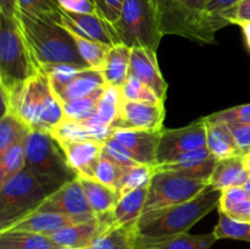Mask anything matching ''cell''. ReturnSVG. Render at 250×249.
<instances>
[{"label":"cell","instance_id":"1","mask_svg":"<svg viewBox=\"0 0 250 249\" xmlns=\"http://www.w3.org/2000/svg\"><path fill=\"white\" fill-rule=\"evenodd\" d=\"M1 114L14 112L31 131L50 133L65 119L62 103L41 67L11 94L1 93Z\"/></svg>","mask_w":250,"mask_h":249},{"label":"cell","instance_id":"2","mask_svg":"<svg viewBox=\"0 0 250 249\" xmlns=\"http://www.w3.org/2000/svg\"><path fill=\"white\" fill-rule=\"evenodd\" d=\"M22 37L38 67L72 65L89 68L76 46L70 31L54 20H44L20 11L16 16Z\"/></svg>","mask_w":250,"mask_h":249},{"label":"cell","instance_id":"3","mask_svg":"<svg viewBox=\"0 0 250 249\" xmlns=\"http://www.w3.org/2000/svg\"><path fill=\"white\" fill-rule=\"evenodd\" d=\"M221 192L209 185L188 202L141 217L136 225V236L154 239L186 233L215 208H219Z\"/></svg>","mask_w":250,"mask_h":249},{"label":"cell","instance_id":"4","mask_svg":"<svg viewBox=\"0 0 250 249\" xmlns=\"http://www.w3.org/2000/svg\"><path fill=\"white\" fill-rule=\"evenodd\" d=\"M24 149L26 168L49 194L78 177L75 170L68 165L60 144L48 132L29 131Z\"/></svg>","mask_w":250,"mask_h":249},{"label":"cell","instance_id":"5","mask_svg":"<svg viewBox=\"0 0 250 249\" xmlns=\"http://www.w3.org/2000/svg\"><path fill=\"white\" fill-rule=\"evenodd\" d=\"M38 70L16 20L0 15V88L9 95Z\"/></svg>","mask_w":250,"mask_h":249},{"label":"cell","instance_id":"6","mask_svg":"<svg viewBox=\"0 0 250 249\" xmlns=\"http://www.w3.org/2000/svg\"><path fill=\"white\" fill-rule=\"evenodd\" d=\"M209 0H158L164 36L176 34L200 43H215L219 31L204 14Z\"/></svg>","mask_w":250,"mask_h":249},{"label":"cell","instance_id":"7","mask_svg":"<svg viewBox=\"0 0 250 249\" xmlns=\"http://www.w3.org/2000/svg\"><path fill=\"white\" fill-rule=\"evenodd\" d=\"M114 29L120 43L129 48L146 46L158 50L164 37L158 0H125Z\"/></svg>","mask_w":250,"mask_h":249},{"label":"cell","instance_id":"8","mask_svg":"<svg viewBox=\"0 0 250 249\" xmlns=\"http://www.w3.org/2000/svg\"><path fill=\"white\" fill-rule=\"evenodd\" d=\"M49 192L24 167L0 186V232L37 211Z\"/></svg>","mask_w":250,"mask_h":249},{"label":"cell","instance_id":"9","mask_svg":"<svg viewBox=\"0 0 250 249\" xmlns=\"http://www.w3.org/2000/svg\"><path fill=\"white\" fill-rule=\"evenodd\" d=\"M208 186L209 182L207 181L173 172L155 171L149 183L148 195L141 217L188 202L200 194Z\"/></svg>","mask_w":250,"mask_h":249},{"label":"cell","instance_id":"10","mask_svg":"<svg viewBox=\"0 0 250 249\" xmlns=\"http://www.w3.org/2000/svg\"><path fill=\"white\" fill-rule=\"evenodd\" d=\"M207 142V122L204 117L181 128H164L159 142L156 165L171 163L187 151L205 146Z\"/></svg>","mask_w":250,"mask_h":249},{"label":"cell","instance_id":"11","mask_svg":"<svg viewBox=\"0 0 250 249\" xmlns=\"http://www.w3.org/2000/svg\"><path fill=\"white\" fill-rule=\"evenodd\" d=\"M37 211L58 212L75 217L81 222L90 221L97 217L85 198L78 177L51 193Z\"/></svg>","mask_w":250,"mask_h":249},{"label":"cell","instance_id":"12","mask_svg":"<svg viewBox=\"0 0 250 249\" xmlns=\"http://www.w3.org/2000/svg\"><path fill=\"white\" fill-rule=\"evenodd\" d=\"M58 23L65 27L71 33L90 41L100 42L107 45L120 44V39L114 27L98 14H78L59 7Z\"/></svg>","mask_w":250,"mask_h":249},{"label":"cell","instance_id":"13","mask_svg":"<svg viewBox=\"0 0 250 249\" xmlns=\"http://www.w3.org/2000/svg\"><path fill=\"white\" fill-rule=\"evenodd\" d=\"M165 119V103L133 102L125 99L121 116L114 124V129H146L163 131Z\"/></svg>","mask_w":250,"mask_h":249},{"label":"cell","instance_id":"14","mask_svg":"<svg viewBox=\"0 0 250 249\" xmlns=\"http://www.w3.org/2000/svg\"><path fill=\"white\" fill-rule=\"evenodd\" d=\"M217 163L219 160L212 155L209 148L205 145L202 148L194 149V150L187 151V153L177 156L171 163L156 165L155 171L178 173V175L209 182Z\"/></svg>","mask_w":250,"mask_h":249},{"label":"cell","instance_id":"15","mask_svg":"<svg viewBox=\"0 0 250 249\" xmlns=\"http://www.w3.org/2000/svg\"><path fill=\"white\" fill-rule=\"evenodd\" d=\"M129 76L136 77L137 80L151 88L159 99L165 102L168 85L159 68L156 50L146 46L132 48Z\"/></svg>","mask_w":250,"mask_h":249},{"label":"cell","instance_id":"16","mask_svg":"<svg viewBox=\"0 0 250 249\" xmlns=\"http://www.w3.org/2000/svg\"><path fill=\"white\" fill-rule=\"evenodd\" d=\"M66 156L68 165L78 177L95 178L98 164L103 154L104 143L92 139L58 142Z\"/></svg>","mask_w":250,"mask_h":249},{"label":"cell","instance_id":"17","mask_svg":"<svg viewBox=\"0 0 250 249\" xmlns=\"http://www.w3.org/2000/svg\"><path fill=\"white\" fill-rule=\"evenodd\" d=\"M112 137L131 151L137 163L150 166L156 165L161 131L116 129Z\"/></svg>","mask_w":250,"mask_h":249},{"label":"cell","instance_id":"18","mask_svg":"<svg viewBox=\"0 0 250 249\" xmlns=\"http://www.w3.org/2000/svg\"><path fill=\"white\" fill-rule=\"evenodd\" d=\"M103 228L89 249H136V225L122 226L112 221L111 212L97 216Z\"/></svg>","mask_w":250,"mask_h":249},{"label":"cell","instance_id":"19","mask_svg":"<svg viewBox=\"0 0 250 249\" xmlns=\"http://www.w3.org/2000/svg\"><path fill=\"white\" fill-rule=\"evenodd\" d=\"M217 238L214 232L205 234H175L164 238H141L136 236V249H210Z\"/></svg>","mask_w":250,"mask_h":249},{"label":"cell","instance_id":"20","mask_svg":"<svg viewBox=\"0 0 250 249\" xmlns=\"http://www.w3.org/2000/svg\"><path fill=\"white\" fill-rule=\"evenodd\" d=\"M80 220L75 219V217L58 214V212L34 211L28 216L17 221L16 224L10 226L5 231H26L50 236L63 227L80 224Z\"/></svg>","mask_w":250,"mask_h":249},{"label":"cell","instance_id":"21","mask_svg":"<svg viewBox=\"0 0 250 249\" xmlns=\"http://www.w3.org/2000/svg\"><path fill=\"white\" fill-rule=\"evenodd\" d=\"M102 228V221L95 217L90 221L63 227L49 237L59 248H89Z\"/></svg>","mask_w":250,"mask_h":249},{"label":"cell","instance_id":"22","mask_svg":"<svg viewBox=\"0 0 250 249\" xmlns=\"http://www.w3.org/2000/svg\"><path fill=\"white\" fill-rule=\"evenodd\" d=\"M250 178V170L244 156L220 160L209 180V185L222 190L229 187H243Z\"/></svg>","mask_w":250,"mask_h":249},{"label":"cell","instance_id":"23","mask_svg":"<svg viewBox=\"0 0 250 249\" xmlns=\"http://www.w3.org/2000/svg\"><path fill=\"white\" fill-rule=\"evenodd\" d=\"M125 97L122 93V88L106 85L94 115L89 120L81 124L89 127H111L114 128L115 122L121 116L122 105H124Z\"/></svg>","mask_w":250,"mask_h":249},{"label":"cell","instance_id":"24","mask_svg":"<svg viewBox=\"0 0 250 249\" xmlns=\"http://www.w3.org/2000/svg\"><path fill=\"white\" fill-rule=\"evenodd\" d=\"M105 85L106 83L103 77L102 71L85 68V70H81L67 84L55 92V94L58 95L62 104H66L72 100L88 97Z\"/></svg>","mask_w":250,"mask_h":249},{"label":"cell","instance_id":"25","mask_svg":"<svg viewBox=\"0 0 250 249\" xmlns=\"http://www.w3.org/2000/svg\"><path fill=\"white\" fill-rule=\"evenodd\" d=\"M204 120L207 122V146L217 160H225L234 156H244L229 124L224 122L208 121L205 117Z\"/></svg>","mask_w":250,"mask_h":249},{"label":"cell","instance_id":"26","mask_svg":"<svg viewBox=\"0 0 250 249\" xmlns=\"http://www.w3.org/2000/svg\"><path fill=\"white\" fill-rule=\"evenodd\" d=\"M132 48L126 44H116L110 48L103 66V77L106 85L122 88L129 76Z\"/></svg>","mask_w":250,"mask_h":249},{"label":"cell","instance_id":"27","mask_svg":"<svg viewBox=\"0 0 250 249\" xmlns=\"http://www.w3.org/2000/svg\"><path fill=\"white\" fill-rule=\"evenodd\" d=\"M148 187L149 186H144L137 188L119 198V202L111 211V217L115 224L122 226L137 225L146 205Z\"/></svg>","mask_w":250,"mask_h":249},{"label":"cell","instance_id":"28","mask_svg":"<svg viewBox=\"0 0 250 249\" xmlns=\"http://www.w3.org/2000/svg\"><path fill=\"white\" fill-rule=\"evenodd\" d=\"M78 180L82 185L85 198H87L95 216H100V215L111 212L114 210L120 198L116 190L107 187L95 178L78 177Z\"/></svg>","mask_w":250,"mask_h":249},{"label":"cell","instance_id":"29","mask_svg":"<svg viewBox=\"0 0 250 249\" xmlns=\"http://www.w3.org/2000/svg\"><path fill=\"white\" fill-rule=\"evenodd\" d=\"M53 239L26 231L0 232V249H58Z\"/></svg>","mask_w":250,"mask_h":249},{"label":"cell","instance_id":"30","mask_svg":"<svg viewBox=\"0 0 250 249\" xmlns=\"http://www.w3.org/2000/svg\"><path fill=\"white\" fill-rule=\"evenodd\" d=\"M219 209L233 219L249 222L250 197L244 187H229L222 189Z\"/></svg>","mask_w":250,"mask_h":249},{"label":"cell","instance_id":"31","mask_svg":"<svg viewBox=\"0 0 250 249\" xmlns=\"http://www.w3.org/2000/svg\"><path fill=\"white\" fill-rule=\"evenodd\" d=\"M29 131L31 129L28 126L23 124L14 112H2L0 117V154L17 142L24 141Z\"/></svg>","mask_w":250,"mask_h":249},{"label":"cell","instance_id":"32","mask_svg":"<svg viewBox=\"0 0 250 249\" xmlns=\"http://www.w3.org/2000/svg\"><path fill=\"white\" fill-rule=\"evenodd\" d=\"M26 139L17 142L0 154V186L26 167Z\"/></svg>","mask_w":250,"mask_h":249},{"label":"cell","instance_id":"33","mask_svg":"<svg viewBox=\"0 0 250 249\" xmlns=\"http://www.w3.org/2000/svg\"><path fill=\"white\" fill-rule=\"evenodd\" d=\"M71 34L75 39L78 53L82 56L83 60L85 61L88 67L92 68V70L102 71L107 53H109L110 48L112 45H107V44L100 43V42L90 41V39L83 38V37L77 36V34Z\"/></svg>","mask_w":250,"mask_h":249},{"label":"cell","instance_id":"34","mask_svg":"<svg viewBox=\"0 0 250 249\" xmlns=\"http://www.w3.org/2000/svg\"><path fill=\"white\" fill-rule=\"evenodd\" d=\"M215 237L219 239H236L250 242V222L239 221L219 209V222L214 228Z\"/></svg>","mask_w":250,"mask_h":249},{"label":"cell","instance_id":"35","mask_svg":"<svg viewBox=\"0 0 250 249\" xmlns=\"http://www.w3.org/2000/svg\"><path fill=\"white\" fill-rule=\"evenodd\" d=\"M154 173H155V166L144 165V164H137V165L125 167L124 175L117 188L119 197L137 188L149 186Z\"/></svg>","mask_w":250,"mask_h":249},{"label":"cell","instance_id":"36","mask_svg":"<svg viewBox=\"0 0 250 249\" xmlns=\"http://www.w3.org/2000/svg\"><path fill=\"white\" fill-rule=\"evenodd\" d=\"M105 87L95 90L94 93H92L88 97L62 104L66 119L73 120V121L77 122H84L89 120L94 115L95 110H97L98 103H99L100 98H102L103 93H104Z\"/></svg>","mask_w":250,"mask_h":249},{"label":"cell","instance_id":"37","mask_svg":"<svg viewBox=\"0 0 250 249\" xmlns=\"http://www.w3.org/2000/svg\"><path fill=\"white\" fill-rule=\"evenodd\" d=\"M124 166L119 165L116 161L112 160L103 150L99 164H98L97 171H95V180L104 183L105 186L112 188V189H115L117 192L119 183L121 181L122 175H124Z\"/></svg>","mask_w":250,"mask_h":249},{"label":"cell","instance_id":"38","mask_svg":"<svg viewBox=\"0 0 250 249\" xmlns=\"http://www.w3.org/2000/svg\"><path fill=\"white\" fill-rule=\"evenodd\" d=\"M20 11L44 20L58 22L59 4L56 0H17Z\"/></svg>","mask_w":250,"mask_h":249},{"label":"cell","instance_id":"39","mask_svg":"<svg viewBox=\"0 0 250 249\" xmlns=\"http://www.w3.org/2000/svg\"><path fill=\"white\" fill-rule=\"evenodd\" d=\"M122 93L126 100H133V102H146V103H165L161 102L158 98V95L154 93L151 88L144 84L136 77L128 76L126 83L122 87Z\"/></svg>","mask_w":250,"mask_h":249},{"label":"cell","instance_id":"40","mask_svg":"<svg viewBox=\"0 0 250 249\" xmlns=\"http://www.w3.org/2000/svg\"><path fill=\"white\" fill-rule=\"evenodd\" d=\"M239 1L241 0H209L204 9V14L217 28L221 29L222 27L229 24L227 17Z\"/></svg>","mask_w":250,"mask_h":249},{"label":"cell","instance_id":"41","mask_svg":"<svg viewBox=\"0 0 250 249\" xmlns=\"http://www.w3.org/2000/svg\"><path fill=\"white\" fill-rule=\"evenodd\" d=\"M41 68L45 71L54 92H58L63 85L67 84L81 71V68L72 65H51Z\"/></svg>","mask_w":250,"mask_h":249},{"label":"cell","instance_id":"42","mask_svg":"<svg viewBox=\"0 0 250 249\" xmlns=\"http://www.w3.org/2000/svg\"><path fill=\"white\" fill-rule=\"evenodd\" d=\"M208 121L224 122V124H250V104L238 105L231 109L222 110L205 117Z\"/></svg>","mask_w":250,"mask_h":249},{"label":"cell","instance_id":"43","mask_svg":"<svg viewBox=\"0 0 250 249\" xmlns=\"http://www.w3.org/2000/svg\"><path fill=\"white\" fill-rule=\"evenodd\" d=\"M104 153L107 156L112 159L114 161H116L119 165L124 166V167H128V166L137 165L136 160H134L133 155H132L131 151L126 148L125 145H122L117 139H115L114 137H110L109 139L104 142V148H103Z\"/></svg>","mask_w":250,"mask_h":249},{"label":"cell","instance_id":"44","mask_svg":"<svg viewBox=\"0 0 250 249\" xmlns=\"http://www.w3.org/2000/svg\"><path fill=\"white\" fill-rule=\"evenodd\" d=\"M125 0H94L98 15L112 27L121 15Z\"/></svg>","mask_w":250,"mask_h":249},{"label":"cell","instance_id":"45","mask_svg":"<svg viewBox=\"0 0 250 249\" xmlns=\"http://www.w3.org/2000/svg\"><path fill=\"white\" fill-rule=\"evenodd\" d=\"M59 6L66 11L78 14H98L94 0H56Z\"/></svg>","mask_w":250,"mask_h":249},{"label":"cell","instance_id":"46","mask_svg":"<svg viewBox=\"0 0 250 249\" xmlns=\"http://www.w3.org/2000/svg\"><path fill=\"white\" fill-rule=\"evenodd\" d=\"M243 155L250 153V124H227Z\"/></svg>","mask_w":250,"mask_h":249},{"label":"cell","instance_id":"47","mask_svg":"<svg viewBox=\"0 0 250 249\" xmlns=\"http://www.w3.org/2000/svg\"><path fill=\"white\" fill-rule=\"evenodd\" d=\"M229 23L239 24L242 22H250V0H241L229 12L227 17Z\"/></svg>","mask_w":250,"mask_h":249},{"label":"cell","instance_id":"48","mask_svg":"<svg viewBox=\"0 0 250 249\" xmlns=\"http://www.w3.org/2000/svg\"><path fill=\"white\" fill-rule=\"evenodd\" d=\"M19 6L17 0H0V15L7 19L16 20Z\"/></svg>","mask_w":250,"mask_h":249},{"label":"cell","instance_id":"49","mask_svg":"<svg viewBox=\"0 0 250 249\" xmlns=\"http://www.w3.org/2000/svg\"><path fill=\"white\" fill-rule=\"evenodd\" d=\"M238 26L241 27L242 31H243L247 45H248V48L250 49V22H242V23H239Z\"/></svg>","mask_w":250,"mask_h":249},{"label":"cell","instance_id":"50","mask_svg":"<svg viewBox=\"0 0 250 249\" xmlns=\"http://www.w3.org/2000/svg\"><path fill=\"white\" fill-rule=\"evenodd\" d=\"M243 187H244V189L247 190V193H248V194H249V197H250V178H249V180H248V182H247L246 185L243 186Z\"/></svg>","mask_w":250,"mask_h":249},{"label":"cell","instance_id":"51","mask_svg":"<svg viewBox=\"0 0 250 249\" xmlns=\"http://www.w3.org/2000/svg\"><path fill=\"white\" fill-rule=\"evenodd\" d=\"M244 159H246V164H247V166H248V168L250 170V153L247 154V155L244 156Z\"/></svg>","mask_w":250,"mask_h":249},{"label":"cell","instance_id":"52","mask_svg":"<svg viewBox=\"0 0 250 249\" xmlns=\"http://www.w3.org/2000/svg\"><path fill=\"white\" fill-rule=\"evenodd\" d=\"M58 249H89V248H58Z\"/></svg>","mask_w":250,"mask_h":249},{"label":"cell","instance_id":"53","mask_svg":"<svg viewBox=\"0 0 250 249\" xmlns=\"http://www.w3.org/2000/svg\"><path fill=\"white\" fill-rule=\"evenodd\" d=\"M249 222H250V211H249Z\"/></svg>","mask_w":250,"mask_h":249}]
</instances>
